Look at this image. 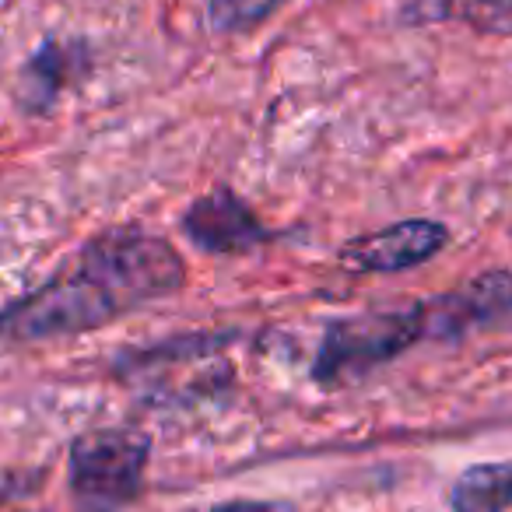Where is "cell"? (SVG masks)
Returning <instances> with one entry per match:
<instances>
[{
  "mask_svg": "<svg viewBox=\"0 0 512 512\" xmlns=\"http://www.w3.org/2000/svg\"><path fill=\"white\" fill-rule=\"evenodd\" d=\"M179 228L200 253L211 256L253 253V249L267 246V242H274L281 235L274 228H267L260 221V214L228 186H218V190L193 200L183 211V218H179Z\"/></svg>",
  "mask_w": 512,
  "mask_h": 512,
  "instance_id": "8992f818",
  "label": "cell"
},
{
  "mask_svg": "<svg viewBox=\"0 0 512 512\" xmlns=\"http://www.w3.org/2000/svg\"><path fill=\"white\" fill-rule=\"evenodd\" d=\"M95 512H109V509H95Z\"/></svg>",
  "mask_w": 512,
  "mask_h": 512,
  "instance_id": "5bb4252c",
  "label": "cell"
},
{
  "mask_svg": "<svg viewBox=\"0 0 512 512\" xmlns=\"http://www.w3.org/2000/svg\"><path fill=\"white\" fill-rule=\"evenodd\" d=\"M453 512H512V463H477L449 488Z\"/></svg>",
  "mask_w": 512,
  "mask_h": 512,
  "instance_id": "30bf717a",
  "label": "cell"
},
{
  "mask_svg": "<svg viewBox=\"0 0 512 512\" xmlns=\"http://www.w3.org/2000/svg\"><path fill=\"white\" fill-rule=\"evenodd\" d=\"M449 246V228L432 218H407L344 242L337 260L355 274H397L428 264Z\"/></svg>",
  "mask_w": 512,
  "mask_h": 512,
  "instance_id": "52a82bcc",
  "label": "cell"
},
{
  "mask_svg": "<svg viewBox=\"0 0 512 512\" xmlns=\"http://www.w3.org/2000/svg\"><path fill=\"white\" fill-rule=\"evenodd\" d=\"M29 488H22L18 481H11V477H0V502H8V498H15V495H25Z\"/></svg>",
  "mask_w": 512,
  "mask_h": 512,
  "instance_id": "4fadbf2b",
  "label": "cell"
},
{
  "mask_svg": "<svg viewBox=\"0 0 512 512\" xmlns=\"http://www.w3.org/2000/svg\"><path fill=\"white\" fill-rule=\"evenodd\" d=\"M74 260L88 267L99 281H106L127 302L130 313L144 302L176 295L186 285V264L179 249L162 235H151L134 225L99 232L78 249Z\"/></svg>",
  "mask_w": 512,
  "mask_h": 512,
  "instance_id": "3957f363",
  "label": "cell"
},
{
  "mask_svg": "<svg viewBox=\"0 0 512 512\" xmlns=\"http://www.w3.org/2000/svg\"><path fill=\"white\" fill-rule=\"evenodd\" d=\"M130 306L74 260L71 271L53 274L32 292L11 299L0 309V341L8 344H46L102 330L127 316Z\"/></svg>",
  "mask_w": 512,
  "mask_h": 512,
  "instance_id": "6da1fadb",
  "label": "cell"
},
{
  "mask_svg": "<svg viewBox=\"0 0 512 512\" xmlns=\"http://www.w3.org/2000/svg\"><path fill=\"white\" fill-rule=\"evenodd\" d=\"M197 512H302L299 505L281 502V498H232V502L207 505Z\"/></svg>",
  "mask_w": 512,
  "mask_h": 512,
  "instance_id": "7c38bea8",
  "label": "cell"
},
{
  "mask_svg": "<svg viewBox=\"0 0 512 512\" xmlns=\"http://www.w3.org/2000/svg\"><path fill=\"white\" fill-rule=\"evenodd\" d=\"M400 25H463L477 36L512 39V0H407Z\"/></svg>",
  "mask_w": 512,
  "mask_h": 512,
  "instance_id": "9c48e42d",
  "label": "cell"
},
{
  "mask_svg": "<svg viewBox=\"0 0 512 512\" xmlns=\"http://www.w3.org/2000/svg\"><path fill=\"white\" fill-rule=\"evenodd\" d=\"M425 341V313L421 302L407 309H386V313H365L334 320L320 337L313 358V383L323 390L365 383L372 372L390 365L404 351Z\"/></svg>",
  "mask_w": 512,
  "mask_h": 512,
  "instance_id": "7a4b0ae2",
  "label": "cell"
},
{
  "mask_svg": "<svg viewBox=\"0 0 512 512\" xmlns=\"http://www.w3.org/2000/svg\"><path fill=\"white\" fill-rule=\"evenodd\" d=\"M95 50L81 36H50L18 67V109L25 116H50L71 88L92 74Z\"/></svg>",
  "mask_w": 512,
  "mask_h": 512,
  "instance_id": "ba28073f",
  "label": "cell"
},
{
  "mask_svg": "<svg viewBox=\"0 0 512 512\" xmlns=\"http://www.w3.org/2000/svg\"><path fill=\"white\" fill-rule=\"evenodd\" d=\"M288 0H204V18L218 36H242L274 18Z\"/></svg>",
  "mask_w": 512,
  "mask_h": 512,
  "instance_id": "8fae6325",
  "label": "cell"
},
{
  "mask_svg": "<svg viewBox=\"0 0 512 512\" xmlns=\"http://www.w3.org/2000/svg\"><path fill=\"white\" fill-rule=\"evenodd\" d=\"M151 442L127 428H95L81 432L67 453V481L78 498L116 509L141 495Z\"/></svg>",
  "mask_w": 512,
  "mask_h": 512,
  "instance_id": "277c9868",
  "label": "cell"
},
{
  "mask_svg": "<svg viewBox=\"0 0 512 512\" xmlns=\"http://www.w3.org/2000/svg\"><path fill=\"white\" fill-rule=\"evenodd\" d=\"M425 341L456 344L474 330L502 323L512 316V271H484L467 285L421 302Z\"/></svg>",
  "mask_w": 512,
  "mask_h": 512,
  "instance_id": "5b68a950",
  "label": "cell"
}]
</instances>
